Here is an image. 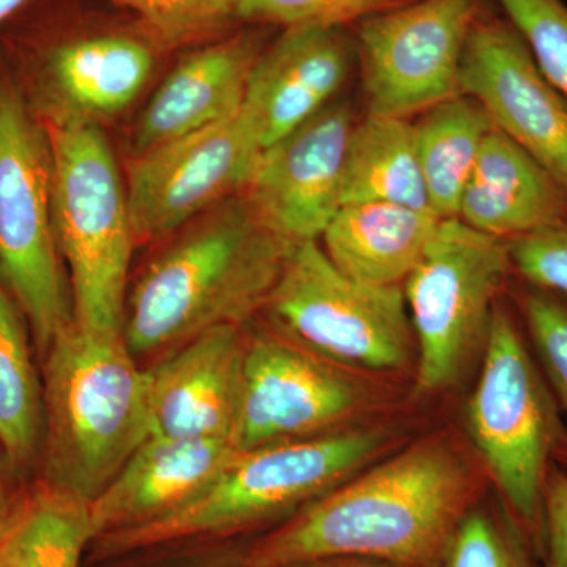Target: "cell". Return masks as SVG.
<instances>
[{
    "instance_id": "cell-1",
    "label": "cell",
    "mask_w": 567,
    "mask_h": 567,
    "mask_svg": "<svg viewBox=\"0 0 567 567\" xmlns=\"http://www.w3.org/2000/svg\"><path fill=\"white\" fill-rule=\"evenodd\" d=\"M476 483L442 435L402 447L339 484L257 540L238 567L360 558L395 567L443 565Z\"/></svg>"
},
{
    "instance_id": "cell-2",
    "label": "cell",
    "mask_w": 567,
    "mask_h": 567,
    "mask_svg": "<svg viewBox=\"0 0 567 567\" xmlns=\"http://www.w3.org/2000/svg\"><path fill=\"white\" fill-rule=\"evenodd\" d=\"M293 245L244 193L185 227L126 298L123 338L134 354L185 344L204 331L244 323L267 306Z\"/></svg>"
},
{
    "instance_id": "cell-3",
    "label": "cell",
    "mask_w": 567,
    "mask_h": 567,
    "mask_svg": "<svg viewBox=\"0 0 567 567\" xmlns=\"http://www.w3.org/2000/svg\"><path fill=\"white\" fill-rule=\"evenodd\" d=\"M43 360V484L92 503L151 436L147 369L123 333L74 320Z\"/></svg>"
},
{
    "instance_id": "cell-4",
    "label": "cell",
    "mask_w": 567,
    "mask_h": 567,
    "mask_svg": "<svg viewBox=\"0 0 567 567\" xmlns=\"http://www.w3.org/2000/svg\"><path fill=\"white\" fill-rule=\"evenodd\" d=\"M394 429L353 425L333 434L237 451L218 476L151 524L100 537L122 555L197 536H226L305 507L374 464L398 445Z\"/></svg>"
},
{
    "instance_id": "cell-5",
    "label": "cell",
    "mask_w": 567,
    "mask_h": 567,
    "mask_svg": "<svg viewBox=\"0 0 567 567\" xmlns=\"http://www.w3.org/2000/svg\"><path fill=\"white\" fill-rule=\"evenodd\" d=\"M52 152L55 241L70 276L73 320L122 333L136 234L128 193L99 123L43 121Z\"/></svg>"
},
{
    "instance_id": "cell-6",
    "label": "cell",
    "mask_w": 567,
    "mask_h": 567,
    "mask_svg": "<svg viewBox=\"0 0 567 567\" xmlns=\"http://www.w3.org/2000/svg\"><path fill=\"white\" fill-rule=\"evenodd\" d=\"M559 405L514 305L499 298L483 372L466 406V427L499 498L543 558L544 488L567 440Z\"/></svg>"
},
{
    "instance_id": "cell-7",
    "label": "cell",
    "mask_w": 567,
    "mask_h": 567,
    "mask_svg": "<svg viewBox=\"0 0 567 567\" xmlns=\"http://www.w3.org/2000/svg\"><path fill=\"white\" fill-rule=\"evenodd\" d=\"M0 281L43 358L73 308L55 241L50 134L11 84H0Z\"/></svg>"
},
{
    "instance_id": "cell-8",
    "label": "cell",
    "mask_w": 567,
    "mask_h": 567,
    "mask_svg": "<svg viewBox=\"0 0 567 567\" xmlns=\"http://www.w3.org/2000/svg\"><path fill=\"white\" fill-rule=\"evenodd\" d=\"M513 276L507 241L443 219L404 289L417 339V391L453 386L484 352L492 316Z\"/></svg>"
},
{
    "instance_id": "cell-9",
    "label": "cell",
    "mask_w": 567,
    "mask_h": 567,
    "mask_svg": "<svg viewBox=\"0 0 567 567\" xmlns=\"http://www.w3.org/2000/svg\"><path fill=\"white\" fill-rule=\"evenodd\" d=\"M265 308L287 338L336 364L395 371L412 358L402 286L349 278L319 241L293 245Z\"/></svg>"
},
{
    "instance_id": "cell-10",
    "label": "cell",
    "mask_w": 567,
    "mask_h": 567,
    "mask_svg": "<svg viewBox=\"0 0 567 567\" xmlns=\"http://www.w3.org/2000/svg\"><path fill=\"white\" fill-rule=\"evenodd\" d=\"M483 11L484 0H417L361 21L365 114L410 118L461 95L466 40Z\"/></svg>"
},
{
    "instance_id": "cell-11",
    "label": "cell",
    "mask_w": 567,
    "mask_h": 567,
    "mask_svg": "<svg viewBox=\"0 0 567 567\" xmlns=\"http://www.w3.org/2000/svg\"><path fill=\"white\" fill-rule=\"evenodd\" d=\"M371 395L352 372L289 338L246 344L234 445L238 451L353 427Z\"/></svg>"
},
{
    "instance_id": "cell-12",
    "label": "cell",
    "mask_w": 567,
    "mask_h": 567,
    "mask_svg": "<svg viewBox=\"0 0 567 567\" xmlns=\"http://www.w3.org/2000/svg\"><path fill=\"white\" fill-rule=\"evenodd\" d=\"M260 153L240 110L227 121L136 155L126 193L137 241L177 233L245 193Z\"/></svg>"
},
{
    "instance_id": "cell-13",
    "label": "cell",
    "mask_w": 567,
    "mask_h": 567,
    "mask_svg": "<svg viewBox=\"0 0 567 567\" xmlns=\"http://www.w3.org/2000/svg\"><path fill=\"white\" fill-rule=\"evenodd\" d=\"M461 93L486 110L498 132L567 192V99L544 76L505 17L480 14L462 59Z\"/></svg>"
},
{
    "instance_id": "cell-14",
    "label": "cell",
    "mask_w": 567,
    "mask_h": 567,
    "mask_svg": "<svg viewBox=\"0 0 567 567\" xmlns=\"http://www.w3.org/2000/svg\"><path fill=\"white\" fill-rule=\"evenodd\" d=\"M346 102H333L260 153L245 196L289 244L319 241L342 207L347 148L357 125Z\"/></svg>"
},
{
    "instance_id": "cell-15",
    "label": "cell",
    "mask_w": 567,
    "mask_h": 567,
    "mask_svg": "<svg viewBox=\"0 0 567 567\" xmlns=\"http://www.w3.org/2000/svg\"><path fill=\"white\" fill-rule=\"evenodd\" d=\"M358 62L344 28H290L254 62L241 115L262 152L336 102Z\"/></svg>"
},
{
    "instance_id": "cell-16",
    "label": "cell",
    "mask_w": 567,
    "mask_h": 567,
    "mask_svg": "<svg viewBox=\"0 0 567 567\" xmlns=\"http://www.w3.org/2000/svg\"><path fill=\"white\" fill-rule=\"evenodd\" d=\"M246 344L237 324H223L147 369L151 436L234 443Z\"/></svg>"
},
{
    "instance_id": "cell-17",
    "label": "cell",
    "mask_w": 567,
    "mask_h": 567,
    "mask_svg": "<svg viewBox=\"0 0 567 567\" xmlns=\"http://www.w3.org/2000/svg\"><path fill=\"white\" fill-rule=\"evenodd\" d=\"M237 451L223 440L148 436L91 503L95 539L174 513L199 495Z\"/></svg>"
},
{
    "instance_id": "cell-18",
    "label": "cell",
    "mask_w": 567,
    "mask_h": 567,
    "mask_svg": "<svg viewBox=\"0 0 567 567\" xmlns=\"http://www.w3.org/2000/svg\"><path fill=\"white\" fill-rule=\"evenodd\" d=\"M264 48L256 32H241L182 59L142 112L136 155L237 115Z\"/></svg>"
},
{
    "instance_id": "cell-19",
    "label": "cell",
    "mask_w": 567,
    "mask_h": 567,
    "mask_svg": "<svg viewBox=\"0 0 567 567\" xmlns=\"http://www.w3.org/2000/svg\"><path fill=\"white\" fill-rule=\"evenodd\" d=\"M153 70L147 41L121 33L82 37L51 48L41 66V121L87 118L99 123L126 110Z\"/></svg>"
},
{
    "instance_id": "cell-20",
    "label": "cell",
    "mask_w": 567,
    "mask_h": 567,
    "mask_svg": "<svg viewBox=\"0 0 567 567\" xmlns=\"http://www.w3.org/2000/svg\"><path fill=\"white\" fill-rule=\"evenodd\" d=\"M566 216V189L516 142L492 130L462 194L457 218L511 241Z\"/></svg>"
},
{
    "instance_id": "cell-21",
    "label": "cell",
    "mask_w": 567,
    "mask_h": 567,
    "mask_svg": "<svg viewBox=\"0 0 567 567\" xmlns=\"http://www.w3.org/2000/svg\"><path fill=\"white\" fill-rule=\"evenodd\" d=\"M435 213L383 203L346 204L320 240L331 262L357 281L402 286L439 229Z\"/></svg>"
},
{
    "instance_id": "cell-22",
    "label": "cell",
    "mask_w": 567,
    "mask_h": 567,
    "mask_svg": "<svg viewBox=\"0 0 567 567\" xmlns=\"http://www.w3.org/2000/svg\"><path fill=\"white\" fill-rule=\"evenodd\" d=\"M358 203L432 212L410 118L365 114L354 125L347 148L342 205Z\"/></svg>"
},
{
    "instance_id": "cell-23",
    "label": "cell",
    "mask_w": 567,
    "mask_h": 567,
    "mask_svg": "<svg viewBox=\"0 0 567 567\" xmlns=\"http://www.w3.org/2000/svg\"><path fill=\"white\" fill-rule=\"evenodd\" d=\"M413 128L431 210L442 219L457 218L462 194L494 123L475 99L461 93L429 107Z\"/></svg>"
},
{
    "instance_id": "cell-24",
    "label": "cell",
    "mask_w": 567,
    "mask_h": 567,
    "mask_svg": "<svg viewBox=\"0 0 567 567\" xmlns=\"http://www.w3.org/2000/svg\"><path fill=\"white\" fill-rule=\"evenodd\" d=\"M93 539L91 503L41 484L0 543V567H80Z\"/></svg>"
},
{
    "instance_id": "cell-25",
    "label": "cell",
    "mask_w": 567,
    "mask_h": 567,
    "mask_svg": "<svg viewBox=\"0 0 567 567\" xmlns=\"http://www.w3.org/2000/svg\"><path fill=\"white\" fill-rule=\"evenodd\" d=\"M43 439V393L13 298L0 281V450L13 472L28 468Z\"/></svg>"
},
{
    "instance_id": "cell-26",
    "label": "cell",
    "mask_w": 567,
    "mask_h": 567,
    "mask_svg": "<svg viewBox=\"0 0 567 567\" xmlns=\"http://www.w3.org/2000/svg\"><path fill=\"white\" fill-rule=\"evenodd\" d=\"M443 567H544L520 522L503 503L473 507L447 547Z\"/></svg>"
},
{
    "instance_id": "cell-27",
    "label": "cell",
    "mask_w": 567,
    "mask_h": 567,
    "mask_svg": "<svg viewBox=\"0 0 567 567\" xmlns=\"http://www.w3.org/2000/svg\"><path fill=\"white\" fill-rule=\"evenodd\" d=\"M511 303L524 324L529 346L567 413V297L522 281L511 287Z\"/></svg>"
},
{
    "instance_id": "cell-28",
    "label": "cell",
    "mask_w": 567,
    "mask_h": 567,
    "mask_svg": "<svg viewBox=\"0 0 567 567\" xmlns=\"http://www.w3.org/2000/svg\"><path fill=\"white\" fill-rule=\"evenodd\" d=\"M137 14L158 47L199 43L237 20L238 0H110Z\"/></svg>"
},
{
    "instance_id": "cell-29",
    "label": "cell",
    "mask_w": 567,
    "mask_h": 567,
    "mask_svg": "<svg viewBox=\"0 0 567 567\" xmlns=\"http://www.w3.org/2000/svg\"><path fill=\"white\" fill-rule=\"evenodd\" d=\"M520 33L536 65L567 99V3L565 0H494Z\"/></svg>"
},
{
    "instance_id": "cell-30",
    "label": "cell",
    "mask_w": 567,
    "mask_h": 567,
    "mask_svg": "<svg viewBox=\"0 0 567 567\" xmlns=\"http://www.w3.org/2000/svg\"><path fill=\"white\" fill-rule=\"evenodd\" d=\"M401 0H238L237 20L290 28H346Z\"/></svg>"
},
{
    "instance_id": "cell-31",
    "label": "cell",
    "mask_w": 567,
    "mask_h": 567,
    "mask_svg": "<svg viewBox=\"0 0 567 567\" xmlns=\"http://www.w3.org/2000/svg\"><path fill=\"white\" fill-rule=\"evenodd\" d=\"M507 246L514 278L567 297V216Z\"/></svg>"
},
{
    "instance_id": "cell-32",
    "label": "cell",
    "mask_w": 567,
    "mask_h": 567,
    "mask_svg": "<svg viewBox=\"0 0 567 567\" xmlns=\"http://www.w3.org/2000/svg\"><path fill=\"white\" fill-rule=\"evenodd\" d=\"M543 566L567 567V472L555 464L544 488Z\"/></svg>"
},
{
    "instance_id": "cell-33",
    "label": "cell",
    "mask_w": 567,
    "mask_h": 567,
    "mask_svg": "<svg viewBox=\"0 0 567 567\" xmlns=\"http://www.w3.org/2000/svg\"><path fill=\"white\" fill-rule=\"evenodd\" d=\"M11 472L13 470H11L2 450H0V543L10 532L14 518L20 513L22 502H24V498L14 494L13 484L10 480Z\"/></svg>"
},
{
    "instance_id": "cell-34",
    "label": "cell",
    "mask_w": 567,
    "mask_h": 567,
    "mask_svg": "<svg viewBox=\"0 0 567 567\" xmlns=\"http://www.w3.org/2000/svg\"><path fill=\"white\" fill-rule=\"evenodd\" d=\"M292 567H380L369 559L360 558H334L323 559V561L306 563V565H298Z\"/></svg>"
},
{
    "instance_id": "cell-35",
    "label": "cell",
    "mask_w": 567,
    "mask_h": 567,
    "mask_svg": "<svg viewBox=\"0 0 567 567\" xmlns=\"http://www.w3.org/2000/svg\"><path fill=\"white\" fill-rule=\"evenodd\" d=\"M28 2H31V0H0V24L13 17Z\"/></svg>"
},
{
    "instance_id": "cell-36",
    "label": "cell",
    "mask_w": 567,
    "mask_h": 567,
    "mask_svg": "<svg viewBox=\"0 0 567 567\" xmlns=\"http://www.w3.org/2000/svg\"><path fill=\"white\" fill-rule=\"evenodd\" d=\"M555 464L561 465L563 468L567 470V440L558 447L557 456H555Z\"/></svg>"
}]
</instances>
